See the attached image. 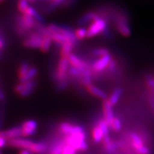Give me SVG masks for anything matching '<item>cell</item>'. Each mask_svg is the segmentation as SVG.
Listing matches in <instances>:
<instances>
[{
    "instance_id": "e0dca14e",
    "label": "cell",
    "mask_w": 154,
    "mask_h": 154,
    "mask_svg": "<svg viewBox=\"0 0 154 154\" xmlns=\"http://www.w3.org/2000/svg\"><path fill=\"white\" fill-rule=\"evenodd\" d=\"M75 47H76V46H75L74 44H73L72 43H71V42H69L63 44V45L61 46L60 49H59L60 50L59 53H60L61 57H68L70 54H72V50L74 49Z\"/></svg>"
},
{
    "instance_id": "4fadbf2b",
    "label": "cell",
    "mask_w": 154,
    "mask_h": 154,
    "mask_svg": "<svg viewBox=\"0 0 154 154\" xmlns=\"http://www.w3.org/2000/svg\"><path fill=\"white\" fill-rule=\"evenodd\" d=\"M103 148H104L105 151L109 154H113L117 150L118 148V144L115 142H113L112 140L111 139L109 135L108 136H103Z\"/></svg>"
},
{
    "instance_id": "83f0119b",
    "label": "cell",
    "mask_w": 154,
    "mask_h": 154,
    "mask_svg": "<svg viewBox=\"0 0 154 154\" xmlns=\"http://www.w3.org/2000/svg\"><path fill=\"white\" fill-rule=\"evenodd\" d=\"M68 76L71 78H79L81 76V72L76 67L70 66L68 70Z\"/></svg>"
},
{
    "instance_id": "5bb4252c",
    "label": "cell",
    "mask_w": 154,
    "mask_h": 154,
    "mask_svg": "<svg viewBox=\"0 0 154 154\" xmlns=\"http://www.w3.org/2000/svg\"><path fill=\"white\" fill-rule=\"evenodd\" d=\"M86 90L91 95L94 96H96V97L99 98V99H101L103 101V100L108 99V95L106 93L101 90V88H99L97 86L93 85V84H90V85H88L86 86Z\"/></svg>"
},
{
    "instance_id": "cb8c5ba5",
    "label": "cell",
    "mask_w": 154,
    "mask_h": 154,
    "mask_svg": "<svg viewBox=\"0 0 154 154\" xmlns=\"http://www.w3.org/2000/svg\"><path fill=\"white\" fill-rule=\"evenodd\" d=\"M69 79L56 83V86L54 88L55 91H57V92L63 91L64 90H66V88L69 87Z\"/></svg>"
},
{
    "instance_id": "e575fe53",
    "label": "cell",
    "mask_w": 154,
    "mask_h": 154,
    "mask_svg": "<svg viewBox=\"0 0 154 154\" xmlns=\"http://www.w3.org/2000/svg\"><path fill=\"white\" fill-rule=\"evenodd\" d=\"M6 99V96L4 91L1 88H0V101H5Z\"/></svg>"
},
{
    "instance_id": "ffe728a7",
    "label": "cell",
    "mask_w": 154,
    "mask_h": 154,
    "mask_svg": "<svg viewBox=\"0 0 154 154\" xmlns=\"http://www.w3.org/2000/svg\"><path fill=\"white\" fill-rule=\"evenodd\" d=\"M92 138L96 143H101L103 140V134L101 128L97 125L94 126L92 129Z\"/></svg>"
},
{
    "instance_id": "52a82bcc",
    "label": "cell",
    "mask_w": 154,
    "mask_h": 154,
    "mask_svg": "<svg viewBox=\"0 0 154 154\" xmlns=\"http://www.w3.org/2000/svg\"><path fill=\"white\" fill-rule=\"evenodd\" d=\"M59 129L64 135L76 134V133L84 131V128L80 126L73 125L68 122H62L59 124Z\"/></svg>"
},
{
    "instance_id": "30bf717a",
    "label": "cell",
    "mask_w": 154,
    "mask_h": 154,
    "mask_svg": "<svg viewBox=\"0 0 154 154\" xmlns=\"http://www.w3.org/2000/svg\"><path fill=\"white\" fill-rule=\"evenodd\" d=\"M0 137L5 138L7 140L22 137L21 126H15L7 131H0Z\"/></svg>"
},
{
    "instance_id": "d6986e66",
    "label": "cell",
    "mask_w": 154,
    "mask_h": 154,
    "mask_svg": "<svg viewBox=\"0 0 154 154\" xmlns=\"http://www.w3.org/2000/svg\"><path fill=\"white\" fill-rule=\"evenodd\" d=\"M38 74V69L36 67H30L29 69L26 74L22 77V79H19V83H24L28 81L34 79V77H35Z\"/></svg>"
},
{
    "instance_id": "f35d334b",
    "label": "cell",
    "mask_w": 154,
    "mask_h": 154,
    "mask_svg": "<svg viewBox=\"0 0 154 154\" xmlns=\"http://www.w3.org/2000/svg\"><path fill=\"white\" fill-rule=\"evenodd\" d=\"M2 51L0 50V59H2Z\"/></svg>"
},
{
    "instance_id": "4316f807",
    "label": "cell",
    "mask_w": 154,
    "mask_h": 154,
    "mask_svg": "<svg viewBox=\"0 0 154 154\" xmlns=\"http://www.w3.org/2000/svg\"><path fill=\"white\" fill-rule=\"evenodd\" d=\"M75 36L78 41L83 40L86 38V29L85 27H79L75 31Z\"/></svg>"
},
{
    "instance_id": "b9f144b4",
    "label": "cell",
    "mask_w": 154,
    "mask_h": 154,
    "mask_svg": "<svg viewBox=\"0 0 154 154\" xmlns=\"http://www.w3.org/2000/svg\"><path fill=\"white\" fill-rule=\"evenodd\" d=\"M0 154H3V153H2V152L1 150H0Z\"/></svg>"
},
{
    "instance_id": "7c38bea8",
    "label": "cell",
    "mask_w": 154,
    "mask_h": 154,
    "mask_svg": "<svg viewBox=\"0 0 154 154\" xmlns=\"http://www.w3.org/2000/svg\"><path fill=\"white\" fill-rule=\"evenodd\" d=\"M64 0H54V1L49 2V3L42 6L40 10L44 14H49L56 11L57 8L61 7Z\"/></svg>"
},
{
    "instance_id": "ac0fdd59",
    "label": "cell",
    "mask_w": 154,
    "mask_h": 154,
    "mask_svg": "<svg viewBox=\"0 0 154 154\" xmlns=\"http://www.w3.org/2000/svg\"><path fill=\"white\" fill-rule=\"evenodd\" d=\"M47 144L43 142H34L30 152L35 153H44L47 151Z\"/></svg>"
},
{
    "instance_id": "8fae6325",
    "label": "cell",
    "mask_w": 154,
    "mask_h": 154,
    "mask_svg": "<svg viewBox=\"0 0 154 154\" xmlns=\"http://www.w3.org/2000/svg\"><path fill=\"white\" fill-rule=\"evenodd\" d=\"M128 138H129L131 146L132 149L134 150V151L136 153H137L138 150L145 146L143 140L142 139V138L140 137L137 133L131 132L129 134V136H128Z\"/></svg>"
},
{
    "instance_id": "603a6c76",
    "label": "cell",
    "mask_w": 154,
    "mask_h": 154,
    "mask_svg": "<svg viewBox=\"0 0 154 154\" xmlns=\"http://www.w3.org/2000/svg\"><path fill=\"white\" fill-rule=\"evenodd\" d=\"M29 68H30V65L27 61H23V62L21 63V65L19 66V68L18 70L19 79H22V77L26 74V72H28Z\"/></svg>"
},
{
    "instance_id": "5b68a950",
    "label": "cell",
    "mask_w": 154,
    "mask_h": 154,
    "mask_svg": "<svg viewBox=\"0 0 154 154\" xmlns=\"http://www.w3.org/2000/svg\"><path fill=\"white\" fill-rule=\"evenodd\" d=\"M34 142V141H32V140L29 139H26V138H17L7 140V146H9V147L16 148V149H26L30 151Z\"/></svg>"
},
{
    "instance_id": "60d3db41",
    "label": "cell",
    "mask_w": 154,
    "mask_h": 154,
    "mask_svg": "<svg viewBox=\"0 0 154 154\" xmlns=\"http://www.w3.org/2000/svg\"><path fill=\"white\" fill-rule=\"evenodd\" d=\"M2 126V122H1V120H0V128H1Z\"/></svg>"
},
{
    "instance_id": "74e56055",
    "label": "cell",
    "mask_w": 154,
    "mask_h": 154,
    "mask_svg": "<svg viewBox=\"0 0 154 154\" xmlns=\"http://www.w3.org/2000/svg\"><path fill=\"white\" fill-rule=\"evenodd\" d=\"M26 1L28 2H32V3H34L36 2V0H26Z\"/></svg>"
},
{
    "instance_id": "8d00e7d4",
    "label": "cell",
    "mask_w": 154,
    "mask_h": 154,
    "mask_svg": "<svg viewBox=\"0 0 154 154\" xmlns=\"http://www.w3.org/2000/svg\"><path fill=\"white\" fill-rule=\"evenodd\" d=\"M19 154H32V153H31V152L29 151H28V150L22 149V151L19 152Z\"/></svg>"
},
{
    "instance_id": "4dcf8cb0",
    "label": "cell",
    "mask_w": 154,
    "mask_h": 154,
    "mask_svg": "<svg viewBox=\"0 0 154 154\" xmlns=\"http://www.w3.org/2000/svg\"><path fill=\"white\" fill-rule=\"evenodd\" d=\"M76 152L77 151L76 150H75L73 147H72V146L65 144L63 148L61 154H76Z\"/></svg>"
},
{
    "instance_id": "f546056e",
    "label": "cell",
    "mask_w": 154,
    "mask_h": 154,
    "mask_svg": "<svg viewBox=\"0 0 154 154\" xmlns=\"http://www.w3.org/2000/svg\"><path fill=\"white\" fill-rule=\"evenodd\" d=\"M101 35L106 40H111L113 38V34L111 33L110 28L109 27V25L106 27L103 30V32H101Z\"/></svg>"
},
{
    "instance_id": "6da1fadb",
    "label": "cell",
    "mask_w": 154,
    "mask_h": 154,
    "mask_svg": "<svg viewBox=\"0 0 154 154\" xmlns=\"http://www.w3.org/2000/svg\"><path fill=\"white\" fill-rule=\"evenodd\" d=\"M63 140L65 144L71 146L76 151L84 152L88 150V146L86 142V134L85 131L66 135L63 138Z\"/></svg>"
},
{
    "instance_id": "44dd1931",
    "label": "cell",
    "mask_w": 154,
    "mask_h": 154,
    "mask_svg": "<svg viewBox=\"0 0 154 154\" xmlns=\"http://www.w3.org/2000/svg\"><path fill=\"white\" fill-rule=\"evenodd\" d=\"M51 44H52L51 38L49 36H44L39 49L43 53H47L49 51L50 48L51 47Z\"/></svg>"
},
{
    "instance_id": "836d02e7",
    "label": "cell",
    "mask_w": 154,
    "mask_h": 154,
    "mask_svg": "<svg viewBox=\"0 0 154 154\" xmlns=\"http://www.w3.org/2000/svg\"><path fill=\"white\" fill-rule=\"evenodd\" d=\"M7 140H6L5 138L0 137V149L5 148L7 146Z\"/></svg>"
},
{
    "instance_id": "484cf974",
    "label": "cell",
    "mask_w": 154,
    "mask_h": 154,
    "mask_svg": "<svg viewBox=\"0 0 154 154\" xmlns=\"http://www.w3.org/2000/svg\"><path fill=\"white\" fill-rule=\"evenodd\" d=\"M110 128L114 131H120L121 128H122V124H121V119L118 117H114L112 122H111Z\"/></svg>"
},
{
    "instance_id": "ba28073f",
    "label": "cell",
    "mask_w": 154,
    "mask_h": 154,
    "mask_svg": "<svg viewBox=\"0 0 154 154\" xmlns=\"http://www.w3.org/2000/svg\"><path fill=\"white\" fill-rule=\"evenodd\" d=\"M99 18H101V17L96 14L95 11H87V12L79 17V19L77 21V25L79 27H85L86 25L90 24V23H91L94 20Z\"/></svg>"
},
{
    "instance_id": "8992f818",
    "label": "cell",
    "mask_w": 154,
    "mask_h": 154,
    "mask_svg": "<svg viewBox=\"0 0 154 154\" xmlns=\"http://www.w3.org/2000/svg\"><path fill=\"white\" fill-rule=\"evenodd\" d=\"M21 126L22 129V136L23 137H29L33 136L36 131L38 124L35 120H26L23 123Z\"/></svg>"
},
{
    "instance_id": "7402d4cb",
    "label": "cell",
    "mask_w": 154,
    "mask_h": 154,
    "mask_svg": "<svg viewBox=\"0 0 154 154\" xmlns=\"http://www.w3.org/2000/svg\"><path fill=\"white\" fill-rule=\"evenodd\" d=\"M110 51L106 48H96V49H92L91 51V55L92 57L97 58L101 57L103 56L109 54Z\"/></svg>"
},
{
    "instance_id": "9a60e30c",
    "label": "cell",
    "mask_w": 154,
    "mask_h": 154,
    "mask_svg": "<svg viewBox=\"0 0 154 154\" xmlns=\"http://www.w3.org/2000/svg\"><path fill=\"white\" fill-rule=\"evenodd\" d=\"M122 94H123L122 88L117 87L113 90L112 94H111L110 97H109V99H108L109 100V103H111V105L112 106H116L117 103H118V102L119 100H120Z\"/></svg>"
},
{
    "instance_id": "7bdbcfd3",
    "label": "cell",
    "mask_w": 154,
    "mask_h": 154,
    "mask_svg": "<svg viewBox=\"0 0 154 154\" xmlns=\"http://www.w3.org/2000/svg\"><path fill=\"white\" fill-rule=\"evenodd\" d=\"M50 1H54V0H50Z\"/></svg>"
},
{
    "instance_id": "f1b7e54d",
    "label": "cell",
    "mask_w": 154,
    "mask_h": 154,
    "mask_svg": "<svg viewBox=\"0 0 154 154\" xmlns=\"http://www.w3.org/2000/svg\"><path fill=\"white\" fill-rule=\"evenodd\" d=\"M29 7V2L26 0H19L18 5H17V8L18 10L20 11L22 14L24 13L26 9Z\"/></svg>"
},
{
    "instance_id": "ab89813d",
    "label": "cell",
    "mask_w": 154,
    "mask_h": 154,
    "mask_svg": "<svg viewBox=\"0 0 154 154\" xmlns=\"http://www.w3.org/2000/svg\"><path fill=\"white\" fill-rule=\"evenodd\" d=\"M5 1V0H0V3H2V2H3Z\"/></svg>"
},
{
    "instance_id": "9c48e42d",
    "label": "cell",
    "mask_w": 154,
    "mask_h": 154,
    "mask_svg": "<svg viewBox=\"0 0 154 154\" xmlns=\"http://www.w3.org/2000/svg\"><path fill=\"white\" fill-rule=\"evenodd\" d=\"M103 116H104V118L103 119L106 121V124H108L109 128L111 124V122L114 119V113L113 111L112 106L111 105V103H109V100L106 99L103 100Z\"/></svg>"
},
{
    "instance_id": "d590c367",
    "label": "cell",
    "mask_w": 154,
    "mask_h": 154,
    "mask_svg": "<svg viewBox=\"0 0 154 154\" xmlns=\"http://www.w3.org/2000/svg\"><path fill=\"white\" fill-rule=\"evenodd\" d=\"M149 102L150 106H151L152 110H153V112H154V99H153L152 97H149Z\"/></svg>"
},
{
    "instance_id": "d6a6232c",
    "label": "cell",
    "mask_w": 154,
    "mask_h": 154,
    "mask_svg": "<svg viewBox=\"0 0 154 154\" xmlns=\"http://www.w3.org/2000/svg\"><path fill=\"white\" fill-rule=\"evenodd\" d=\"M6 46V42L5 38H4L2 36H0V50L1 51H3L5 49Z\"/></svg>"
},
{
    "instance_id": "2e32d148",
    "label": "cell",
    "mask_w": 154,
    "mask_h": 154,
    "mask_svg": "<svg viewBox=\"0 0 154 154\" xmlns=\"http://www.w3.org/2000/svg\"><path fill=\"white\" fill-rule=\"evenodd\" d=\"M64 145L65 143L63 139L57 140L51 144V147L49 149V154H61Z\"/></svg>"
},
{
    "instance_id": "7a4b0ae2",
    "label": "cell",
    "mask_w": 154,
    "mask_h": 154,
    "mask_svg": "<svg viewBox=\"0 0 154 154\" xmlns=\"http://www.w3.org/2000/svg\"><path fill=\"white\" fill-rule=\"evenodd\" d=\"M108 26V24L103 19L99 18L91 23L86 29V38H90L101 34L103 30Z\"/></svg>"
},
{
    "instance_id": "1f68e13d",
    "label": "cell",
    "mask_w": 154,
    "mask_h": 154,
    "mask_svg": "<svg viewBox=\"0 0 154 154\" xmlns=\"http://www.w3.org/2000/svg\"><path fill=\"white\" fill-rule=\"evenodd\" d=\"M146 83L149 88H154V77L151 74L146 75Z\"/></svg>"
},
{
    "instance_id": "d4e9b609",
    "label": "cell",
    "mask_w": 154,
    "mask_h": 154,
    "mask_svg": "<svg viewBox=\"0 0 154 154\" xmlns=\"http://www.w3.org/2000/svg\"><path fill=\"white\" fill-rule=\"evenodd\" d=\"M97 126L101 129L102 132H103V136L109 135V128H110L108 126V124H106V122L104 119H101V120L98 121Z\"/></svg>"
},
{
    "instance_id": "277c9868",
    "label": "cell",
    "mask_w": 154,
    "mask_h": 154,
    "mask_svg": "<svg viewBox=\"0 0 154 154\" xmlns=\"http://www.w3.org/2000/svg\"><path fill=\"white\" fill-rule=\"evenodd\" d=\"M111 59H112V56L109 54L100 57L99 59H95L91 64L92 72L99 74V73L104 72Z\"/></svg>"
},
{
    "instance_id": "3957f363",
    "label": "cell",
    "mask_w": 154,
    "mask_h": 154,
    "mask_svg": "<svg viewBox=\"0 0 154 154\" xmlns=\"http://www.w3.org/2000/svg\"><path fill=\"white\" fill-rule=\"evenodd\" d=\"M36 86V82L34 79L28 81L24 83H19L15 86L14 91L22 97H27L34 92Z\"/></svg>"
}]
</instances>
